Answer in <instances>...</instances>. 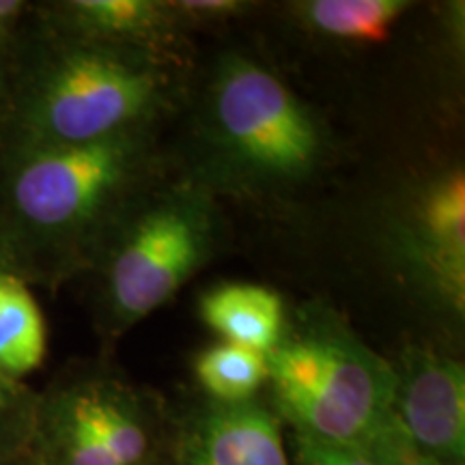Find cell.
I'll use <instances>...</instances> for the list:
<instances>
[{"label": "cell", "instance_id": "9a60e30c", "mask_svg": "<svg viewBox=\"0 0 465 465\" xmlns=\"http://www.w3.org/2000/svg\"><path fill=\"white\" fill-rule=\"evenodd\" d=\"M35 407L37 405H33L31 394L20 381L0 377V450L9 449L20 429L35 424Z\"/></svg>", "mask_w": 465, "mask_h": 465}, {"label": "cell", "instance_id": "5bb4252c", "mask_svg": "<svg viewBox=\"0 0 465 465\" xmlns=\"http://www.w3.org/2000/svg\"><path fill=\"white\" fill-rule=\"evenodd\" d=\"M201 388L216 403H243L267 381L265 353L218 342L205 349L194 364Z\"/></svg>", "mask_w": 465, "mask_h": 465}, {"label": "cell", "instance_id": "277c9868", "mask_svg": "<svg viewBox=\"0 0 465 465\" xmlns=\"http://www.w3.org/2000/svg\"><path fill=\"white\" fill-rule=\"evenodd\" d=\"M209 130L224 160L250 182H302L325 151L311 110L276 74L240 54L224 56L213 75Z\"/></svg>", "mask_w": 465, "mask_h": 465}, {"label": "cell", "instance_id": "8fae6325", "mask_svg": "<svg viewBox=\"0 0 465 465\" xmlns=\"http://www.w3.org/2000/svg\"><path fill=\"white\" fill-rule=\"evenodd\" d=\"M52 15L67 39L138 48L173 26L174 14L168 3L151 0H69L54 5Z\"/></svg>", "mask_w": 465, "mask_h": 465}, {"label": "cell", "instance_id": "7a4b0ae2", "mask_svg": "<svg viewBox=\"0 0 465 465\" xmlns=\"http://www.w3.org/2000/svg\"><path fill=\"white\" fill-rule=\"evenodd\" d=\"M265 358L278 410L300 435L366 449L392 422L394 366L332 312L287 325Z\"/></svg>", "mask_w": 465, "mask_h": 465}, {"label": "cell", "instance_id": "e0dca14e", "mask_svg": "<svg viewBox=\"0 0 465 465\" xmlns=\"http://www.w3.org/2000/svg\"><path fill=\"white\" fill-rule=\"evenodd\" d=\"M366 450L377 459L380 465H459L440 461V459L418 450L416 446L405 438V433L401 431L394 418L392 422L388 424L369 446H366Z\"/></svg>", "mask_w": 465, "mask_h": 465}, {"label": "cell", "instance_id": "5b68a950", "mask_svg": "<svg viewBox=\"0 0 465 465\" xmlns=\"http://www.w3.org/2000/svg\"><path fill=\"white\" fill-rule=\"evenodd\" d=\"M216 212L201 188H174L124 223L104 272L110 319L138 323L190 281L213 252Z\"/></svg>", "mask_w": 465, "mask_h": 465}, {"label": "cell", "instance_id": "ac0fdd59", "mask_svg": "<svg viewBox=\"0 0 465 465\" xmlns=\"http://www.w3.org/2000/svg\"><path fill=\"white\" fill-rule=\"evenodd\" d=\"M173 14L203 17V20H216L242 11L246 5L237 0H188V3H168Z\"/></svg>", "mask_w": 465, "mask_h": 465}, {"label": "cell", "instance_id": "6da1fadb", "mask_svg": "<svg viewBox=\"0 0 465 465\" xmlns=\"http://www.w3.org/2000/svg\"><path fill=\"white\" fill-rule=\"evenodd\" d=\"M147 127L75 144H7L0 231L22 278L69 267L100 243L149 160Z\"/></svg>", "mask_w": 465, "mask_h": 465}, {"label": "cell", "instance_id": "8992f818", "mask_svg": "<svg viewBox=\"0 0 465 465\" xmlns=\"http://www.w3.org/2000/svg\"><path fill=\"white\" fill-rule=\"evenodd\" d=\"M33 427L50 465H141L149 450L138 403L102 377L56 388L35 407Z\"/></svg>", "mask_w": 465, "mask_h": 465}, {"label": "cell", "instance_id": "44dd1931", "mask_svg": "<svg viewBox=\"0 0 465 465\" xmlns=\"http://www.w3.org/2000/svg\"><path fill=\"white\" fill-rule=\"evenodd\" d=\"M7 97V63H5V44L0 42V102Z\"/></svg>", "mask_w": 465, "mask_h": 465}, {"label": "cell", "instance_id": "2e32d148", "mask_svg": "<svg viewBox=\"0 0 465 465\" xmlns=\"http://www.w3.org/2000/svg\"><path fill=\"white\" fill-rule=\"evenodd\" d=\"M295 465H380L366 449L332 444L300 435L295 438Z\"/></svg>", "mask_w": 465, "mask_h": 465}, {"label": "cell", "instance_id": "d6986e66", "mask_svg": "<svg viewBox=\"0 0 465 465\" xmlns=\"http://www.w3.org/2000/svg\"><path fill=\"white\" fill-rule=\"evenodd\" d=\"M28 14V5L22 0H0V42L9 37V33L20 25V20Z\"/></svg>", "mask_w": 465, "mask_h": 465}, {"label": "cell", "instance_id": "ba28073f", "mask_svg": "<svg viewBox=\"0 0 465 465\" xmlns=\"http://www.w3.org/2000/svg\"><path fill=\"white\" fill-rule=\"evenodd\" d=\"M405 254L455 311L465 302V177L450 171L424 188L405 224Z\"/></svg>", "mask_w": 465, "mask_h": 465}, {"label": "cell", "instance_id": "30bf717a", "mask_svg": "<svg viewBox=\"0 0 465 465\" xmlns=\"http://www.w3.org/2000/svg\"><path fill=\"white\" fill-rule=\"evenodd\" d=\"M201 319L224 342L270 353L287 332L284 302L276 291L250 282L209 289L199 304Z\"/></svg>", "mask_w": 465, "mask_h": 465}, {"label": "cell", "instance_id": "3957f363", "mask_svg": "<svg viewBox=\"0 0 465 465\" xmlns=\"http://www.w3.org/2000/svg\"><path fill=\"white\" fill-rule=\"evenodd\" d=\"M168 75L141 48L65 39L15 97L9 144H75L143 130Z\"/></svg>", "mask_w": 465, "mask_h": 465}, {"label": "cell", "instance_id": "9c48e42d", "mask_svg": "<svg viewBox=\"0 0 465 465\" xmlns=\"http://www.w3.org/2000/svg\"><path fill=\"white\" fill-rule=\"evenodd\" d=\"M177 465H289L274 414L254 401H212L183 427Z\"/></svg>", "mask_w": 465, "mask_h": 465}, {"label": "cell", "instance_id": "4fadbf2b", "mask_svg": "<svg viewBox=\"0 0 465 465\" xmlns=\"http://www.w3.org/2000/svg\"><path fill=\"white\" fill-rule=\"evenodd\" d=\"M407 9L405 0H311L300 5L302 17L317 33L360 44L386 42Z\"/></svg>", "mask_w": 465, "mask_h": 465}, {"label": "cell", "instance_id": "7c38bea8", "mask_svg": "<svg viewBox=\"0 0 465 465\" xmlns=\"http://www.w3.org/2000/svg\"><path fill=\"white\" fill-rule=\"evenodd\" d=\"M48 349L45 319L26 281L0 274V377L20 381L39 369Z\"/></svg>", "mask_w": 465, "mask_h": 465}, {"label": "cell", "instance_id": "ffe728a7", "mask_svg": "<svg viewBox=\"0 0 465 465\" xmlns=\"http://www.w3.org/2000/svg\"><path fill=\"white\" fill-rule=\"evenodd\" d=\"M0 274L22 276L20 270H17V265H15L14 254H11V250H9V243H7V240H5L3 231H0Z\"/></svg>", "mask_w": 465, "mask_h": 465}, {"label": "cell", "instance_id": "52a82bcc", "mask_svg": "<svg viewBox=\"0 0 465 465\" xmlns=\"http://www.w3.org/2000/svg\"><path fill=\"white\" fill-rule=\"evenodd\" d=\"M394 420L418 450L440 461L463 465L465 373L457 360L407 349L394 366Z\"/></svg>", "mask_w": 465, "mask_h": 465}]
</instances>
